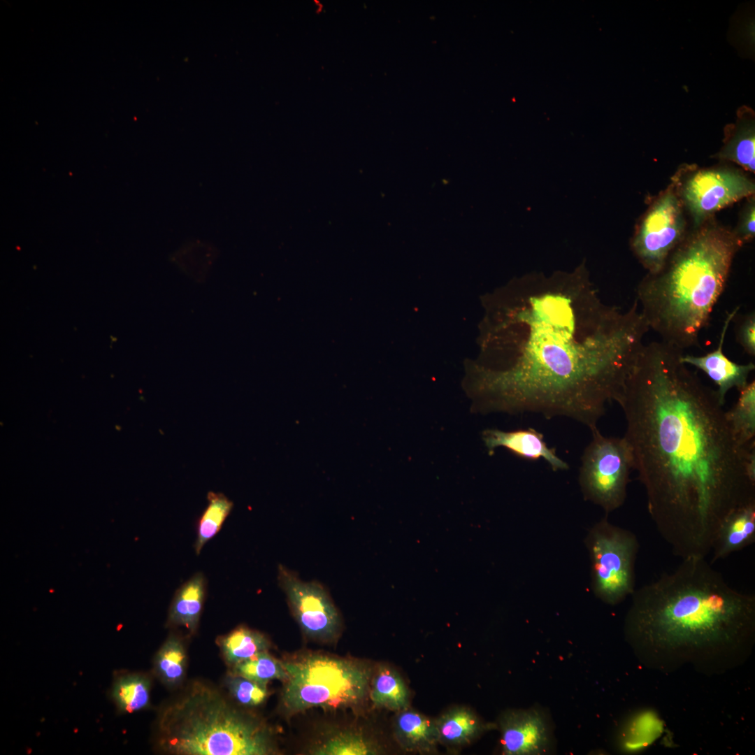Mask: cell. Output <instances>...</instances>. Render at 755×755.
<instances>
[{
  "label": "cell",
  "mask_w": 755,
  "mask_h": 755,
  "mask_svg": "<svg viewBox=\"0 0 755 755\" xmlns=\"http://www.w3.org/2000/svg\"><path fill=\"white\" fill-rule=\"evenodd\" d=\"M487 301L482 357L469 373L474 412L596 426L649 329L637 300L625 311L604 303L582 262L572 271L526 273Z\"/></svg>",
  "instance_id": "6da1fadb"
},
{
  "label": "cell",
  "mask_w": 755,
  "mask_h": 755,
  "mask_svg": "<svg viewBox=\"0 0 755 755\" xmlns=\"http://www.w3.org/2000/svg\"><path fill=\"white\" fill-rule=\"evenodd\" d=\"M682 354L644 344L617 401L649 514L682 559L705 558L724 520L755 502V443H736L716 390Z\"/></svg>",
  "instance_id": "7a4b0ae2"
},
{
  "label": "cell",
  "mask_w": 755,
  "mask_h": 755,
  "mask_svg": "<svg viewBox=\"0 0 755 755\" xmlns=\"http://www.w3.org/2000/svg\"><path fill=\"white\" fill-rule=\"evenodd\" d=\"M624 631L647 668L724 674L752 653L755 596L732 587L705 558H685L634 591Z\"/></svg>",
  "instance_id": "3957f363"
},
{
  "label": "cell",
  "mask_w": 755,
  "mask_h": 755,
  "mask_svg": "<svg viewBox=\"0 0 755 755\" xmlns=\"http://www.w3.org/2000/svg\"><path fill=\"white\" fill-rule=\"evenodd\" d=\"M742 245L733 231L712 223L684 237L663 268L637 287L649 329L682 350L698 345Z\"/></svg>",
  "instance_id": "277c9868"
},
{
  "label": "cell",
  "mask_w": 755,
  "mask_h": 755,
  "mask_svg": "<svg viewBox=\"0 0 755 755\" xmlns=\"http://www.w3.org/2000/svg\"><path fill=\"white\" fill-rule=\"evenodd\" d=\"M157 745L172 755H268L271 731L220 690L194 681L160 711Z\"/></svg>",
  "instance_id": "5b68a950"
},
{
  "label": "cell",
  "mask_w": 755,
  "mask_h": 755,
  "mask_svg": "<svg viewBox=\"0 0 755 755\" xmlns=\"http://www.w3.org/2000/svg\"><path fill=\"white\" fill-rule=\"evenodd\" d=\"M283 666L288 676L282 702L290 713L317 706H355L363 702L370 689L371 668L351 660L312 655Z\"/></svg>",
  "instance_id": "8992f818"
},
{
  "label": "cell",
  "mask_w": 755,
  "mask_h": 755,
  "mask_svg": "<svg viewBox=\"0 0 755 755\" xmlns=\"http://www.w3.org/2000/svg\"><path fill=\"white\" fill-rule=\"evenodd\" d=\"M591 563V588L600 600L615 605L635 590L639 542L631 531L610 523L595 524L585 540Z\"/></svg>",
  "instance_id": "52a82bcc"
},
{
  "label": "cell",
  "mask_w": 755,
  "mask_h": 755,
  "mask_svg": "<svg viewBox=\"0 0 755 755\" xmlns=\"http://www.w3.org/2000/svg\"><path fill=\"white\" fill-rule=\"evenodd\" d=\"M591 431V440L581 459L579 482L584 498L609 513L625 501L633 470L632 451L624 436H605L597 426Z\"/></svg>",
  "instance_id": "ba28073f"
},
{
  "label": "cell",
  "mask_w": 755,
  "mask_h": 755,
  "mask_svg": "<svg viewBox=\"0 0 755 755\" xmlns=\"http://www.w3.org/2000/svg\"><path fill=\"white\" fill-rule=\"evenodd\" d=\"M685 224L675 176L651 204L631 242L634 254L648 273H656L663 268L670 254L684 238Z\"/></svg>",
  "instance_id": "9c48e42d"
},
{
  "label": "cell",
  "mask_w": 755,
  "mask_h": 755,
  "mask_svg": "<svg viewBox=\"0 0 755 755\" xmlns=\"http://www.w3.org/2000/svg\"><path fill=\"white\" fill-rule=\"evenodd\" d=\"M677 189L696 226L715 212L743 198L752 196L754 183L740 171L728 168L700 169L684 180L675 176Z\"/></svg>",
  "instance_id": "30bf717a"
},
{
  "label": "cell",
  "mask_w": 755,
  "mask_h": 755,
  "mask_svg": "<svg viewBox=\"0 0 755 755\" xmlns=\"http://www.w3.org/2000/svg\"><path fill=\"white\" fill-rule=\"evenodd\" d=\"M278 583L303 633L322 641L334 640L342 628L340 614L323 584L304 581L286 566H278Z\"/></svg>",
  "instance_id": "8fae6325"
},
{
  "label": "cell",
  "mask_w": 755,
  "mask_h": 755,
  "mask_svg": "<svg viewBox=\"0 0 755 755\" xmlns=\"http://www.w3.org/2000/svg\"><path fill=\"white\" fill-rule=\"evenodd\" d=\"M498 724L503 754L540 755L550 752L552 729L541 709L508 710L500 715Z\"/></svg>",
  "instance_id": "7c38bea8"
},
{
  "label": "cell",
  "mask_w": 755,
  "mask_h": 755,
  "mask_svg": "<svg viewBox=\"0 0 755 755\" xmlns=\"http://www.w3.org/2000/svg\"><path fill=\"white\" fill-rule=\"evenodd\" d=\"M738 308L728 312L724 320L717 347L705 355L693 356L682 354V361L703 371L717 386L716 390L721 405L725 403L727 392L732 388H740L748 382L749 373L754 370L752 363L739 364L731 361L724 352L725 337L731 321L737 314Z\"/></svg>",
  "instance_id": "4fadbf2b"
},
{
  "label": "cell",
  "mask_w": 755,
  "mask_h": 755,
  "mask_svg": "<svg viewBox=\"0 0 755 755\" xmlns=\"http://www.w3.org/2000/svg\"><path fill=\"white\" fill-rule=\"evenodd\" d=\"M482 438L488 453L492 455L497 447H504L513 454L526 460L546 461L554 471L568 470V464L557 456L554 448L549 447L543 435L533 428L505 431L487 429Z\"/></svg>",
  "instance_id": "5bb4252c"
},
{
  "label": "cell",
  "mask_w": 755,
  "mask_h": 755,
  "mask_svg": "<svg viewBox=\"0 0 755 755\" xmlns=\"http://www.w3.org/2000/svg\"><path fill=\"white\" fill-rule=\"evenodd\" d=\"M394 735L400 747L407 752L431 754L440 745L436 719L410 707L396 712Z\"/></svg>",
  "instance_id": "9a60e30c"
},
{
  "label": "cell",
  "mask_w": 755,
  "mask_h": 755,
  "mask_svg": "<svg viewBox=\"0 0 755 755\" xmlns=\"http://www.w3.org/2000/svg\"><path fill=\"white\" fill-rule=\"evenodd\" d=\"M755 540V502L733 510L722 522L713 540L711 563L753 544Z\"/></svg>",
  "instance_id": "2e32d148"
},
{
  "label": "cell",
  "mask_w": 755,
  "mask_h": 755,
  "mask_svg": "<svg viewBox=\"0 0 755 755\" xmlns=\"http://www.w3.org/2000/svg\"><path fill=\"white\" fill-rule=\"evenodd\" d=\"M440 745L459 750L470 745L494 724L484 722L470 708L456 705L449 708L437 719Z\"/></svg>",
  "instance_id": "e0dca14e"
},
{
  "label": "cell",
  "mask_w": 755,
  "mask_h": 755,
  "mask_svg": "<svg viewBox=\"0 0 755 755\" xmlns=\"http://www.w3.org/2000/svg\"><path fill=\"white\" fill-rule=\"evenodd\" d=\"M207 580L201 572H197L185 582L175 591L168 614L167 626L182 628L189 635L194 634L206 599Z\"/></svg>",
  "instance_id": "ac0fdd59"
},
{
  "label": "cell",
  "mask_w": 755,
  "mask_h": 755,
  "mask_svg": "<svg viewBox=\"0 0 755 755\" xmlns=\"http://www.w3.org/2000/svg\"><path fill=\"white\" fill-rule=\"evenodd\" d=\"M370 698L375 706L398 712L410 707V693L404 680L393 668L379 665L371 680Z\"/></svg>",
  "instance_id": "d6986e66"
},
{
  "label": "cell",
  "mask_w": 755,
  "mask_h": 755,
  "mask_svg": "<svg viewBox=\"0 0 755 755\" xmlns=\"http://www.w3.org/2000/svg\"><path fill=\"white\" fill-rule=\"evenodd\" d=\"M663 722L652 710L639 711L629 717L617 733V746L624 752H637L659 736Z\"/></svg>",
  "instance_id": "ffe728a7"
},
{
  "label": "cell",
  "mask_w": 755,
  "mask_h": 755,
  "mask_svg": "<svg viewBox=\"0 0 755 755\" xmlns=\"http://www.w3.org/2000/svg\"><path fill=\"white\" fill-rule=\"evenodd\" d=\"M218 644L225 662L230 667L268 651L270 647L269 640L263 633L245 626H239L220 637Z\"/></svg>",
  "instance_id": "44dd1931"
},
{
  "label": "cell",
  "mask_w": 755,
  "mask_h": 755,
  "mask_svg": "<svg viewBox=\"0 0 755 755\" xmlns=\"http://www.w3.org/2000/svg\"><path fill=\"white\" fill-rule=\"evenodd\" d=\"M738 390V399L730 410L725 412V416L733 439L743 447L754 442L755 381L747 382Z\"/></svg>",
  "instance_id": "7402d4cb"
},
{
  "label": "cell",
  "mask_w": 755,
  "mask_h": 755,
  "mask_svg": "<svg viewBox=\"0 0 755 755\" xmlns=\"http://www.w3.org/2000/svg\"><path fill=\"white\" fill-rule=\"evenodd\" d=\"M187 660L182 638L176 634H171L155 656L154 673L165 686L177 687L185 678Z\"/></svg>",
  "instance_id": "603a6c76"
},
{
  "label": "cell",
  "mask_w": 755,
  "mask_h": 755,
  "mask_svg": "<svg viewBox=\"0 0 755 755\" xmlns=\"http://www.w3.org/2000/svg\"><path fill=\"white\" fill-rule=\"evenodd\" d=\"M150 689L148 676L140 673L124 674L114 681L111 696L120 712L132 713L148 707Z\"/></svg>",
  "instance_id": "cb8c5ba5"
},
{
  "label": "cell",
  "mask_w": 755,
  "mask_h": 755,
  "mask_svg": "<svg viewBox=\"0 0 755 755\" xmlns=\"http://www.w3.org/2000/svg\"><path fill=\"white\" fill-rule=\"evenodd\" d=\"M717 156L754 172L755 125L752 118H740Z\"/></svg>",
  "instance_id": "d4e9b609"
},
{
  "label": "cell",
  "mask_w": 755,
  "mask_h": 755,
  "mask_svg": "<svg viewBox=\"0 0 755 755\" xmlns=\"http://www.w3.org/2000/svg\"><path fill=\"white\" fill-rule=\"evenodd\" d=\"M207 499L208 505L196 526V538L194 548L197 555L201 553L203 546L220 531L233 506V502L222 493L210 491Z\"/></svg>",
  "instance_id": "484cf974"
},
{
  "label": "cell",
  "mask_w": 755,
  "mask_h": 755,
  "mask_svg": "<svg viewBox=\"0 0 755 755\" xmlns=\"http://www.w3.org/2000/svg\"><path fill=\"white\" fill-rule=\"evenodd\" d=\"M380 752L376 743L357 731L336 734L312 751V754L317 755H372Z\"/></svg>",
  "instance_id": "4316f807"
},
{
  "label": "cell",
  "mask_w": 755,
  "mask_h": 755,
  "mask_svg": "<svg viewBox=\"0 0 755 755\" xmlns=\"http://www.w3.org/2000/svg\"><path fill=\"white\" fill-rule=\"evenodd\" d=\"M231 668V673L266 685L273 680L285 681L288 676L283 663L273 658L267 651L258 653Z\"/></svg>",
  "instance_id": "83f0119b"
},
{
  "label": "cell",
  "mask_w": 755,
  "mask_h": 755,
  "mask_svg": "<svg viewBox=\"0 0 755 755\" xmlns=\"http://www.w3.org/2000/svg\"><path fill=\"white\" fill-rule=\"evenodd\" d=\"M225 686L233 700L246 707H255L263 703L267 696L266 684H262L240 675L229 673Z\"/></svg>",
  "instance_id": "f1b7e54d"
},
{
  "label": "cell",
  "mask_w": 755,
  "mask_h": 755,
  "mask_svg": "<svg viewBox=\"0 0 755 755\" xmlns=\"http://www.w3.org/2000/svg\"><path fill=\"white\" fill-rule=\"evenodd\" d=\"M736 340L746 353L755 354V314L754 312L739 318L736 326Z\"/></svg>",
  "instance_id": "f546056e"
},
{
  "label": "cell",
  "mask_w": 755,
  "mask_h": 755,
  "mask_svg": "<svg viewBox=\"0 0 755 755\" xmlns=\"http://www.w3.org/2000/svg\"><path fill=\"white\" fill-rule=\"evenodd\" d=\"M754 224L755 203L753 197L743 210L738 229L735 231H733L742 245L754 238L755 234Z\"/></svg>",
  "instance_id": "4dcf8cb0"
}]
</instances>
